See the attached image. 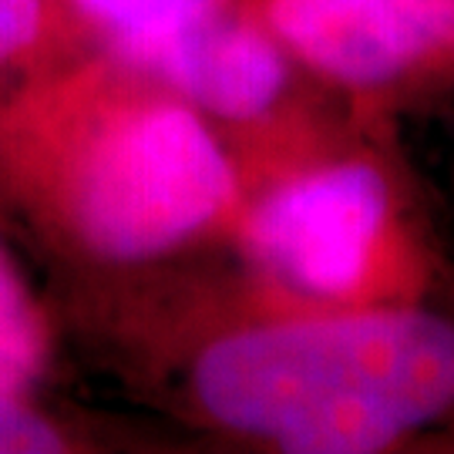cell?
Here are the masks:
<instances>
[{"label":"cell","mask_w":454,"mask_h":454,"mask_svg":"<svg viewBox=\"0 0 454 454\" xmlns=\"http://www.w3.org/2000/svg\"><path fill=\"white\" fill-rule=\"evenodd\" d=\"M58 290L61 330L199 438L270 454L454 451V296L320 307L226 249Z\"/></svg>","instance_id":"cell-1"},{"label":"cell","mask_w":454,"mask_h":454,"mask_svg":"<svg viewBox=\"0 0 454 454\" xmlns=\"http://www.w3.org/2000/svg\"><path fill=\"white\" fill-rule=\"evenodd\" d=\"M239 199L223 131L114 51L91 44L0 98V212L58 283L219 253Z\"/></svg>","instance_id":"cell-2"},{"label":"cell","mask_w":454,"mask_h":454,"mask_svg":"<svg viewBox=\"0 0 454 454\" xmlns=\"http://www.w3.org/2000/svg\"><path fill=\"white\" fill-rule=\"evenodd\" d=\"M239 182L226 253L266 286L320 307L454 296V262L387 114L350 112Z\"/></svg>","instance_id":"cell-3"},{"label":"cell","mask_w":454,"mask_h":454,"mask_svg":"<svg viewBox=\"0 0 454 454\" xmlns=\"http://www.w3.org/2000/svg\"><path fill=\"white\" fill-rule=\"evenodd\" d=\"M279 48L357 112L397 118L454 84V0H246Z\"/></svg>","instance_id":"cell-4"},{"label":"cell","mask_w":454,"mask_h":454,"mask_svg":"<svg viewBox=\"0 0 454 454\" xmlns=\"http://www.w3.org/2000/svg\"><path fill=\"white\" fill-rule=\"evenodd\" d=\"M84 37L162 74L185 48L202 41L246 0H61Z\"/></svg>","instance_id":"cell-5"},{"label":"cell","mask_w":454,"mask_h":454,"mask_svg":"<svg viewBox=\"0 0 454 454\" xmlns=\"http://www.w3.org/2000/svg\"><path fill=\"white\" fill-rule=\"evenodd\" d=\"M61 320L31 283L0 226V387L51 390Z\"/></svg>","instance_id":"cell-6"},{"label":"cell","mask_w":454,"mask_h":454,"mask_svg":"<svg viewBox=\"0 0 454 454\" xmlns=\"http://www.w3.org/2000/svg\"><path fill=\"white\" fill-rule=\"evenodd\" d=\"M112 441H129V434L98 424L51 390L0 387V454L108 451Z\"/></svg>","instance_id":"cell-7"},{"label":"cell","mask_w":454,"mask_h":454,"mask_svg":"<svg viewBox=\"0 0 454 454\" xmlns=\"http://www.w3.org/2000/svg\"><path fill=\"white\" fill-rule=\"evenodd\" d=\"M91 48L61 0H0V98Z\"/></svg>","instance_id":"cell-8"}]
</instances>
